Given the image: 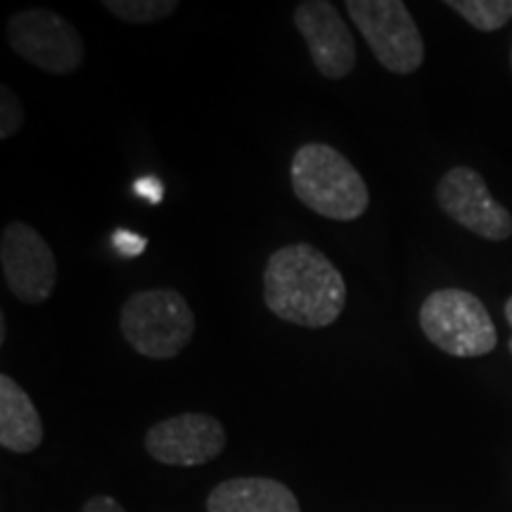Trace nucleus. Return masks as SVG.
<instances>
[{
	"mask_svg": "<svg viewBox=\"0 0 512 512\" xmlns=\"http://www.w3.org/2000/svg\"><path fill=\"white\" fill-rule=\"evenodd\" d=\"M8 43L22 60L53 76L79 72L86 62V43L79 29L46 8H29L12 15Z\"/></svg>",
	"mask_w": 512,
	"mask_h": 512,
	"instance_id": "423d86ee",
	"label": "nucleus"
},
{
	"mask_svg": "<svg viewBox=\"0 0 512 512\" xmlns=\"http://www.w3.org/2000/svg\"><path fill=\"white\" fill-rule=\"evenodd\" d=\"M437 204L448 219L477 238L503 242L512 235V214L494 200L486 181L472 166H453L437 185Z\"/></svg>",
	"mask_w": 512,
	"mask_h": 512,
	"instance_id": "6e6552de",
	"label": "nucleus"
},
{
	"mask_svg": "<svg viewBox=\"0 0 512 512\" xmlns=\"http://www.w3.org/2000/svg\"><path fill=\"white\" fill-rule=\"evenodd\" d=\"M420 328L434 347L456 358L491 354L498 344L494 320L477 294L467 290H437L420 306Z\"/></svg>",
	"mask_w": 512,
	"mask_h": 512,
	"instance_id": "20e7f679",
	"label": "nucleus"
},
{
	"mask_svg": "<svg viewBox=\"0 0 512 512\" xmlns=\"http://www.w3.org/2000/svg\"><path fill=\"white\" fill-rule=\"evenodd\" d=\"M0 266L5 285L19 302L36 306L53 297L57 285V261L48 240L34 226L12 221L0 238Z\"/></svg>",
	"mask_w": 512,
	"mask_h": 512,
	"instance_id": "0eeeda50",
	"label": "nucleus"
},
{
	"mask_svg": "<svg viewBox=\"0 0 512 512\" xmlns=\"http://www.w3.org/2000/svg\"><path fill=\"white\" fill-rule=\"evenodd\" d=\"M112 245L121 256L133 259V256H140L145 252L147 240L143 238V235L131 233V230H117V233L112 235Z\"/></svg>",
	"mask_w": 512,
	"mask_h": 512,
	"instance_id": "dca6fc26",
	"label": "nucleus"
},
{
	"mask_svg": "<svg viewBox=\"0 0 512 512\" xmlns=\"http://www.w3.org/2000/svg\"><path fill=\"white\" fill-rule=\"evenodd\" d=\"M176 0H105V10L126 24H157L176 15Z\"/></svg>",
	"mask_w": 512,
	"mask_h": 512,
	"instance_id": "4468645a",
	"label": "nucleus"
},
{
	"mask_svg": "<svg viewBox=\"0 0 512 512\" xmlns=\"http://www.w3.org/2000/svg\"><path fill=\"white\" fill-rule=\"evenodd\" d=\"M119 325L133 351L155 361H169L192 342L197 320L181 292L159 287L131 294L121 306Z\"/></svg>",
	"mask_w": 512,
	"mask_h": 512,
	"instance_id": "7ed1b4c3",
	"label": "nucleus"
},
{
	"mask_svg": "<svg viewBox=\"0 0 512 512\" xmlns=\"http://www.w3.org/2000/svg\"><path fill=\"white\" fill-rule=\"evenodd\" d=\"M505 318H508V323H510V328H512V297L508 299V302H505ZM508 349H510V354H512V337H510Z\"/></svg>",
	"mask_w": 512,
	"mask_h": 512,
	"instance_id": "6ab92c4d",
	"label": "nucleus"
},
{
	"mask_svg": "<svg viewBox=\"0 0 512 512\" xmlns=\"http://www.w3.org/2000/svg\"><path fill=\"white\" fill-rule=\"evenodd\" d=\"M446 5L486 34L503 29L512 19V0H448Z\"/></svg>",
	"mask_w": 512,
	"mask_h": 512,
	"instance_id": "ddd939ff",
	"label": "nucleus"
},
{
	"mask_svg": "<svg viewBox=\"0 0 512 512\" xmlns=\"http://www.w3.org/2000/svg\"><path fill=\"white\" fill-rule=\"evenodd\" d=\"M294 27L306 41L313 67L325 79H347L356 67V41L335 3L304 0L294 8Z\"/></svg>",
	"mask_w": 512,
	"mask_h": 512,
	"instance_id": "9d476101",
	"label": "nucleus"
},
{
	"mask_svg": "<svg viewBox=\"0 0 512 512\" xmlns=\"http://www.w3.org/2000/svg\"><path fill=\"white\" fill-rule=\"evenodd\" d=\"M264 302L275 318L299 328H330L347 306L339 268L309 242H294L268 256Z\"/></svg>",
	"mask_w": 512,
	"mask_h": 512,
	"instance_id": "f257e3e1",
	"label": "nucleus"
},
{
	"mask_svg": "<svg viewBox=\"0 0 512 512\" xmlns=\"http://www.w3.org/2000/svg\"><path fill=\"white\" fill-rule=\"evenodd\" d=\"M41 444L43 420L34 401L27 389H22V384L3 373L0 375V446L10 453L27 456L38 451Z\"/></svg>",
	"mask_w": 512,
	"mask_h": 512,
	"instance_id": "f8f14e48",
	"label": "nucleus"
},
{
	"mask_svg": "<svg viewBox=\"0 0 512 512\" xmlns=\"http://www.w3.org/2000/svg\"><path fill=\"white\" fill-rule=\"evenodd\" d=\"M207 512H302L290 486L268 477H235L211 489Z\"/></svg>",
	"mask_w": 512,
	"mask_h": 512,
	"instance_id": "9b49d317",
	"label": "nucleus"
},
{
	"mask_svg": "<svg viewBox=\"0 0 512 512\" xmlns=\"http://www.w3.org/2000/svg\"><path fill=\"white\" fill-rule=\"evenodd\" d=\"M136 192L152 204H159L164 200V185L162 181H157V178H140L136 183Z\"/></svg>",
	"mask_w": 512,
	"mask_h": 512,
	"instance_id": "f3484780",
	"label": "nucleus"
},
{
	"mask_svg": "<svg viewBox=\"0 0 512 512\" xmlns=\"http://www.w3.org/2000/svg\"><path fill=\"white\" fill-rule=\"evenodd\" d=\"M292 190L313 214L332 221H356L370 204L368 185L337 147L306 143L290 164Z\"/></svg>",
	"mask_w": 512,
	"mask_h": 512,
	"instance_id": "f03ea898",
	"label": "nucleus"
},
{
	"mask_svg": "<svg viewBox=\"0 0 512 512\" xmlns=\"http://www.w3.org/2000/svg\"><path fill=\"white\" fill-rule=\"evenodd\" d=\"M24 107L8 86L0 88V140H8L24 124Z\"/></svg>",
	"mask_w": 512,
	"mask_h": 512,
	"instance_id": "2eb2a0df",
	"label": "nucleus"
},
{
	"mask_svg": "<svg viewBox=\"0 0 512 512\" xmlns=\"http://www.w3.org/2000/svg\"><path fill=\"white\" fill-rule=\"evenodd\" d=\"M510 67H512V50H510Z\"/></svg>",
	"mask_w": 512,
	"mask_h": 512,
	"instance_id": "aec40b11",
	"label": "nucleus"
},
{
	"mask_svg": "<svg viewBox=\"0 0 512 512\" xmlns=\"http://www.w3.org/2000/svg\"><path fill=\"white\" fill-rule=\"evenodd\" d=\"M351 22L387 72L408 76L425 62V41L401 0H347Z\"/></svg>",
	"mask_w": 512,
	"mask_h": 512,
	"instance_id": "39448f33",
	"label": "nucleus"
},
{
	"mask_svg": "<svg viewBox=\"0 0 512 512\" xmlns=\"http://www.w3.org/2000/svg\"><path fill=\"white\" fill-rule=\"evenodd\" d=\"M81 512H126L117 498L112 496H93L83 503Z\"/></svg>",
	"mask_w": 512,
	"mask_h": 512,
	"instance_id": "a211bd4d",
	"label": "nucleus"
},
{
	"mask_svg": "<svg viewBox=\"0 0 512 512\" xmlns=\"http://www.w3.org/2000/svg\"><path fill=\"white\" fill-rule=\"evenodd\" d=\"M226 430L207 413H181L152 425L145 434L147 456L169 467H197L219 458Z\"/></svg>",
	"mask_w": 512,
	"mask_h": 512,
	"instance_id": "1a4fd4ad",
	"label": "nucleus"
}]
</instances>
